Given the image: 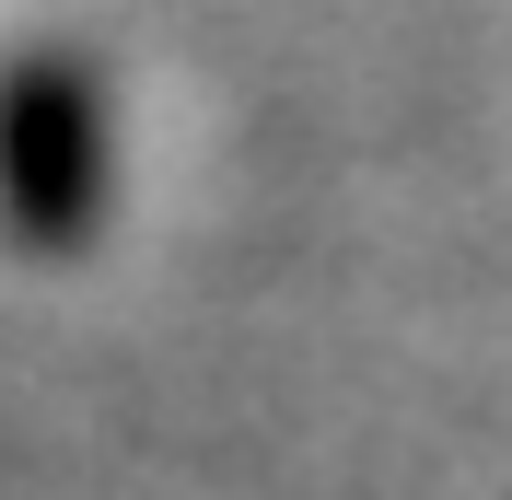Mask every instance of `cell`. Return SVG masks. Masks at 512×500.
Wrapping results in <instances>:
<instances>
[{
    "mask_svg": "<svg viewBox=\"0 0 512 500\" xmlns=\"http://www.w3.org/2000/svg\"><path fill=\"white\" fill-rule=\"evenodd\" d=\"M94 221V94L59 47H0V245H70Z\"/></svg>",
    "mask_w": 512,
    "mask_h": 500,
    "instance_id": "1",
    "label": "cell"
}]
</instances>
